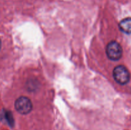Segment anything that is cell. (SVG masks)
Instances as JSON below:
<instances>
[{"instance_id": "cell-1", "label": "cell", "mask_w": 131, "mask_h": 130, "mask_svg": "<svg viewBox=\"0 0 131 130\" xmlns=\"http://www.w3.org/2000/svg\"><path fill=\"white\" fill-rule=\"evenodd\" d=\"M113 76L115 81L119 84L125 85L130 80V73L126 67L123 65H119L114 68Z\"/></svg>"}, {"instance_id": "cell-2", "label": "cell", "mask_w": 131, "mask_h": 130, "mask_svg": "<svg viewBox=\"0 0 131 130\" xmlns=\"http://www.w3.org/2000/svg\"><path fill=\"white\" fill-rule=\"evenodd\" d=\"M122 48L116 41H111L106 47V55L110 59L118 61L122 56Z\"/></svg>"}, {"instance_id": "cell-3", "label": "cell", "mask_w": 131, "mask_h": 130, "mask_svg": "<svg viewBox=\"0 0 131 130\" xmlns=\"http://www.w3.org/2000/svg\"><path fill=\"white\" fill-rule=\"evenodd\" d=\"M32 107L31 101L27 97H19L15 102V109L21 114H28L31 111Z\"/></svg>"}, {"instance_id": "cell-4", "label": "cell", "mask_w": 131, "mask_h": 130, "mask_svg": "<svg viewBox=\"0 0 131 130\" xmlns=\"http://www.w3.org/2000/svg\"><path fill=\"white\" fill-rule=\"evenodd\" d=\"M120 30L126 34H131V18H125L119 23Z\"/></svg>"}, {"instance_id": "cell-5", "label": "cell", "mask_w": 131, "mask_h": 130, "mask_svg": "<svg viewBox=\"0 0 131 130\" xmlns=\"http://www.w3.org/2000/svg\"><path fill=\"white\" fill-rule=\"evenodd\" d=\"M1 40H0V48H1Z\"/></svg>"}]
</instances>
